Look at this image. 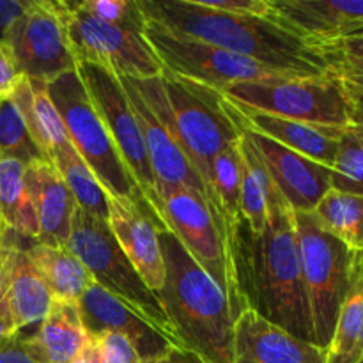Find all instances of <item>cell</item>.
I'll return each instance as SVG.
<instances>
[{
  "label": "cell",
  "mask_w": 363,
  "mask_h": 363,
  "mask_svg": "<svg viewBox=\"0 0 363 363\" xmlns=\"http://www.w3.org/2000/svg\"><path fill=\"white\" fill-rule=\"evenodd\" d=\"M234 259L248 308L298 339L315 344L301 279L294 211L277 188L269 199L266 229L252 234L241 223Z\"/></svg>",
  "instance_id": "obj_1"
},
{
  "label": "cell",
  "mask_w": 363,
  "mask_h": 363,
  "mask_svg": "<svg viewBox=\"0 0 363 363\" xmlns=\"http://www.w3.org/2000/svg\"><path fill=\"white\" fill-rule=\"evenodd\" d=\"M151 23L174 34L248 57L291 77H325L328 60L272 16H245L209 9L201 0H137Z\"/></svg>",
  "instance_id": "obj_2"
},
{
  "label": "cell",
  "mask_w": 363,
  "mask_h": 363,
  "mask_svg": "<svg viewBox=\"0 0 363 363\" xmlns=\"http://www.w3.org/2000/svg\"><path fill=\"white\" fill-rule=\"evenodd\" d=\"M130 80L152 112L172 131L195 172L204 181L215 213L211 194L213 163L223 149L243 137L241 112L216 89L176 77L169 71L158 78Z\"/></svg>",
  "instance_id": "obj_3"
},
{
  "label": "cell",
  "mask_w": 363,
  "mask_h": 363,
  "mask_svg": "<svg viewBox=\"0 0 363 363\" xmlns=\"http://www.w3.org/2000/svg\"><path fill=\"white\" fill-rule=\"evenodd\" d=\"M165 280L156 293L179 347L208 363H233L234 318L223 291L169 229L160 233Z\"/></svg>",
  "instance_id": "obj_4"
},
{
  "label": "cell",
  "mask_w": 363,
  "mask_h": 363,
  "mask_svg": "<svg viewBox=\"0 0 363 363\" xmlns=\"http://www.w3.org/2000/svg\"><path fill=\"white\" fill-rule=\"evenodd\" d=\"M294 222L314 340L315 346L326 350L358 273V259L342 241L326 233L312 213L294 211Z\"/></svg>",
  "instance_id": "obj_5"
},
{
  "label": "cell",
  "mask_w": 363,
  "mask_h": 363,
  "mask_svg": "<svg viewBox=\"0 0 363 363\" xmlns=\"http://www.w3.org/2000/svg\"><path fill=\"white\" fill-rule=\"evenodd\" d=\"M48 94L62 117L71 145L87 163L108 197H144L121 158L78 69L50 82Z\"/></svg>",
  "instance_id": "obj_6"
},
{
  "label": "cell",
  "mask_w": 363,
  "mask_h": 363,
  "mask_svg": "<svg viewBox=\"0 0 363 363\" xmlns=\"http://www.w3.org/2000/svg\"><path fill=\"white\" fill-rule=\"evenodd\" d=\"M158 211L167 229L223 291L238 319L248 308L247 298L233 252L204 197L183 186L162 188L158 190Z\"/></svg>",
  "instance_id": "obj_7"
},
{
  "label": "cell",
  "mask_w": 363,
  "mask_h": 363,
  "mask_svg": "<svg viewBox=\"0 0 363 363\" xmlns=\"http://www.w3.org/2000/svg\"><path fill=\"white\" fill-rule=\"evenodd\" d=\"M234 106L321 126H350L346 94L335 73L325 77H280L241 82L222 91Z\"/></svg>",
  "instance_id": "obj_8"
},
{
  "label": "cell",
  "mask_w": 363,
  "mask_h": 363,
  "mask_svg": "<svg viewBox=\"0 0 363 363\" xmlns=\"http://www.w3.org/2000/svg\"><path fill=\"white\" fill-rule=\"evenodd\" d=\"M67 248L80 259L99 287L130 305L133 311L149 319L177 344L158 296L145 286L130 259L124 255L108 223L92 218L77 208Z\"/></svg>",
  "instance_id": "obj_9"
},
{
  "label": "cell",
  "mask_w": 363,
  "mask_h": 363,
  "mask_svg": "<svg viewBox=\"0 0 363 363\" xmlns=\"http://www.w3.org/2000/svg\"><path fill=\"white\" fill-rule=\"evenodd\" d=\"M53 6L78 64H92L117 78L135 80L158 78L165 73L144 34L96 20L77 9L73 2L53 0Z\"/></svg>",
  "instance_id": "obj_10"
},
{
  "label": "cell",
  "mask_w": 363,
  "mask_h": 363,
  "mask_svg": "<svg viewBox=\"0 0 363 363\" xmlns=\"http://www.w3.org/2000/svg\"><path fill=\"white\" fill-rule=\"evenodd\" d=\"M144 38L151 45L163 69L220 92L233 84L266 80L284 74L248 57L174 34L151 21L145 23Z\"/></svg>",
  "instance_id": "obj_11"
},
{
  "label": "cell",
  "mask_w": 363,
  "mask_h": 363,
  "mask_svg": "<svg viewBox=\"0 0 363 363\" xmlns=\"http://www.w3.org/2000/svg\"><path fill=\"white\" fill-rule=\"evenodd\" d=\"M0 45L21 77L50 84L78 69L53 0H30Z\"/></svg>",
  "instance_id": "obj_12"
},
{
  "label": "cell",
  "mask_w": 363,
  "mask_h": 363,
  "mask_svg": "<svg viewBox=\"0 0 363 363\" xmlns=\"http://www.w3.org/2000/svg\"><path fill=\"white\" fill-rule=\"evenodd\" d=\"M78 73L135 183L138 184L145 201L160 215L155 174L149 165L140 128L123 84L116 74L92 64H78Z\"/></svg>",
  "instance_id": "obj_13"
},
{
  "label": "cell",
  "mask_w": 363,
  "mask_h": 363,
  "mask_svg": "<svg viewBox=\"0 0 363 363\" xmlns=\"http://www.w3.org/2000/svg\"><path fill=\"white\" fill-rule=\"evenodd\" d=\"M108 227L145 286L158 293L165 280L160 233L167 225L162 216L144 197H108Z\"/></svg>",
  "instance_id": "obj_14"
},
{
  "label": "cell",
  "mask_w": 363,
  "mask_h": 363,
  "mask_svg": "<svg viewBox=\"0 0 363 363\" xmlns=\"http://www.w3.org/2000/svg\"><path fill=\"white\" fill-rule=\"evenodd\" d=\"M245 137L268 172L273 186L293 211L312 213L332 190V169L305 158L247 126Z\"/></svg>",
  "instance_id": "obj_15"
},
{
  "label": "cell",
  "mask_w": 363,
  "mask_h": 363,
  "mask_svg": "<svg viewBox=\"0 0 363 363\" xmlns=\"http://www.w3.org/2000/svg\"><path fill=\"white\" fill-rule=\"evenodd\" d=\"M78 308L89 335L103 332L124 335L135 346L142 363L160 362L172 347H179L158 326L96 282L82 294Z\"/></svg>",
  "instance_id": "obj_16"
},
{
  "label": "cell",
  "mask_w": 363,
  "mask_h": 363,
  "mask_svg": "<svg viewBox=\"0 0 363 363\" xmlns=\"http://www.w3.org/2000/svg\"><path fill=\"white\" fill-rule=\"evenodd\" d=\"M119 80L123 84L124 91H126L131 108H133L135 117H137L138 128H140L149 165H151L152 174H155L156 194L162 188H188V190H194L199 195H202L213 213L211 201H209L204 181L195 172L190 160L186 158L181 145L177 144L172 131L152 112V108L147 105L144 96L137 91V87H135L130 78H119ZM213 216H215V213H213Z\"/></svg>",
  "instance_id": "obj_17"
},
{
  "label": "cell",
  "mask_w": 363,
  "mask_h": 363,
  "mask_svg": "<svg viewBox=\"0 0 363 363\" xmlns=\"http://www.w3.org/2000/svg\"><path fill=\"white\" fill-rule=\"evenodd\" d=\"M272 18L312 46L363 35V0H269Z\"/></svg>",
  "instance_id": "obj_18"
},
{
  "label": "cell",
  "mask_w": 363,
  "mask_h": 363,
  "mask_svg": "<svg viewBox=\"0 0 363 363\" xmlns=\"http://www.w3.org/2000/svg\"><path fill=\"white\" fill-rule=\"evenodd\" d=\"M233 363H326V354L247 308L234 325Z\"/></svg>",
  "instance_id": "obj_19"
},
{
  "label": "cell",
  "mask_w": 363,
  "mask_h": 363,
  "mask_svg": "<svg viewBox=\"0 0 363 363\" xmlns=\"http://www.w3.org/2000/svg\"><path fill=\"white\" fill-rule=\"evenodd\" d=\"M27 186L38 220L35 243L67 247L77 202L50 162L27 165Z\"/></svg>",
  "instance_id": "obj_20"
},
{
  "label": "cell",
  "mask_w": 363,
  "mask_h": 363,
  "mask_svg": "<svg viewBox=\"0 0 363 363\" xmlns=\"http://www.w3.org/2000/svg\"><path fill=\"white\" fill-rule=\"evenodd\" d=\"M28 354L38 363H74L91 342L78 301L53 298L46 318L32 333L21 330Z\"/></svg>",
  "instance_id": "obj_21"
},
{
  "label": "cell",
  "mask_w": 363,
  "mask_h": 363,
  "mask_svg": "<svg viewBox=\"0 0 363 363\" xmlns=\"http://www.w3.org/2000/svg\"><path fill=\"white\" fill-rule=\"evenodd\" d=\"M238 108V106H236ZM245 126L279 144L286 145L291 151L311 158L321 165L332 169L335 162L339 142L346 128L321 126V124L300 123V121L282 119V117L266 116V113L241 110Z\"/></svg>",
  "instance_id": "obj_22"
},
{
  "label": "cell",
  "mask_w": 363,
  "mask_h": 363,
  "mask_svg": "<svg viewBox=\"0 0 363 363\" xmlns=\"http://www.w3.org/2000/svg\"><path fill=\"white\" fill-rule=\"evenodd\" d=\"M23 241L9 233L6 298L20 332L38 326L53 303L52 291L28 261Z\"/></svg>",
  "instance_id": "obj_23"
},
{
  "label": "cell",
  "mask_w": 363,
  "mask_h": 363,
  "mask_svg": "<svg viewBox=\"0 0 363 363\" xmlns=\"http://www.w3.org/2000/svg\"><path fill=\"white\" fill-rule=\"evenodd\" d=\"M11 98L20 108L32 138L46 158L50 160L59 149L71 144L62 117L48 94L46 82L21 77Z\"/></svg>",
  "instance_id": "obj_24"
},
{
  "label": "cell",
  "mask_w": 363,
  "mask_h": 363,
  "mask_svg": "<svg viewBox=\"0 0 363 363\" xmlns=\"http://www.w3.org/2000/svg\"><path fill=\"white\" fill-rule=\"evenodd\" d=\"M25 252L30 264L52 291L53 298L78 301L85 289L94 282L87 268L67 247L30 241L25 245Z\"/></svg>",
  "instance_id": "obj_25"
},
{
  "label": "cell",
  "mask_w": 363,
  "mask_h": 363,
  "mask_svg": "<svg viewBox=\"0 0 363 363\" xmlns=\"http://www.w3.org/2000/svg\"><path fill=\"white\" fill-rule=\"evenodd\" d=\"M0 223L7 233L38 240V220L27 186V165L0 152Z\"/></svg>",
  "instance_id": "obj_26"
},
{
  "label": "cell",
  "mask_w": 363,
  "mask_h": 363,
  "mask_svg": "<svg viewBox=\"0 0 363 363\" xmlns=\"http://www.w3.org/2000/svg\"><path fill=\"white\" fill-rule=\"evenodd\" d=\"M241 186V140L229 145L216 156L213 163V206H215L216 222L223 233L227 247L234 255L238 230L243 218L240 208ZM236 261V259H234Z\"/></svg>",
  "instance_id": "obj_27"
},
{
  "label": "cell",
  "mask_w": 363,
  "mask_h": 363,
  "mask_svg": "<svg viewBox=\"0 0 363 363\" xmlns=\"http://www.w3.org/2000/svg\"><path fill=\"white\" fill-rule=\"evenodd\" d=\"M319 225L357 254L363 272V195L330 190L312 211Z\"/></svg>",
  "instance_id": "obj_28"
},
{
  "label": "cell",
  "mask_w": 363,
  "mask_h": 363,
  "mask_svg": "<svg viewBox=\"0 0 363 363\" xmlns=\"http://www.w3.org/2000/svg\"><path fill=\"white\" fill-rule=\"evenodd\" d=\"M50 162L73 194L77 208H80L92 218L108 223V194L99 184L87 163L77 152V149L71 144L66 145V147L59 149L50 158Z\"/></svg>",
  "instance_id": "obj_29"
},
{
  "label": "cell",
  "mask_w": 363,
  "mask_h": 363,
  "mask_svg": "<svg viewBox=\"0 0 363 363\" xmlns=\"http://www.w3.org/2000/svg\"><path fill=\"white\" fill-rule=\"evenodd\" d=\"M273 183L268 172L259 162L243 131L241 137V186L240 208L241 218L252 234H261L266 229L269 213V199L273 194Z\"/></svg>",
  "instance_id": "obj_30"
},
{
  "label": "cell",
  "mask_w": 363,
  "mask_h": 363,
  "mask_svg": "<svg viewBox=\"0 0 363 363\" xmlns=\"http://www.w3.org/2000/svg\"><path fill=\"white\" fill-rule=\"evenodd\" d=\"M326 363H360L363 358V272H358L340 307Z\"/></svg>",
  "instance_id": "obj_31"
},
{
  "label": "cell",
  "mask_w": 363,
  "mask_h": 363,
  "mask_svg": "<svg viewBox=\"0 0 363 363\" xmlns=\"http://www.w3.org/2000/svg\"><path fill=\"white\" fill-rule=\"evenodd\" d=\"M0 152L20 160L25 165L50 162L32 138L13 98L0 101Z\"/></svg>",
  "instance_id": "obj_32"
},
{
  "label": "cell",
  "mask_w": 363,
  "mask_h": 363,
  "mask_svg": "<svg viewBox=\"0 0 363 363\" xmlns=\"http://www.w3.org/2000/svg\"><path fill=\"white\" fill-rule=\"evenodd\" d=\"M332 190L363 195V140L351 130H344L332 167Z\"/></svg>",
  "instance_id": "obj_33"
},
{
  "label": "cell",
  "mask_w": 363,
  "mask_h": 363,
  "mask_svg": "<svg viewBox=\"0 0 363 363\" xmlns=\"http://www.w3.org/2000/svg\"><path fill=\"white\" fill-rule=\"evenodd\" d=\"M330 69L339 77L350 112V128L363 140V60L325 55Z\"/></svg>",
  "instance_id": "obj_34"
},
{
  "label": "cell",
  "mask_w": 363,
  "mask_h": 363,
  "mask_svg": "<svg viewBox=\"0 0 363 363\" xmlns=\"http://www.w3.org/2000/svg\"><path fill=\"white\" fill-rule=\"evenodd\" d=\"M77 9L105 23L128 28L137 34H144L145 18L137 0H80L73 2Z\"/></svg>",
  "instance_id": "obj_35"
},
{
  "label": "cell",
  "mask_w": 363,
  "mask_h": 363,
  "mask_svg": "<svg viewBox=\"0 0 363 363\" xmlns=\"http://www.w3.org/2000/svg\"><path fill=\"white\" fill-rule=\"evenodd\" d=\"M89 337L99 363H142L135 346L124 335L103 332Z\"/></svg>",
  "instance_id": "obj_36"
},
{
  "label": "cell",
  "mask_w": 363,
  "mask_h": 363,
  "mask_svg": "<svg viewBox=\"0 0 363 363\" xmlns=\"http://www.w3.org/2000/svg\"><path fill=\"white\" fill-rule=\"evenodd\" d=\"M202 6L209 9L222 11L229 14H245V16H272L269 0H201Z\"/></svg>",
  "instance_id": "obj_37"
},
{
  "label": "cell",
  "mask_w": 363,
  "mask_h": 363,
  "mask_svg": "<svg viewBox=\"0 0 363 363\" xmlns=\"http://www.w3.org/2000/svg\"><path fill=\"white\" fill-rule=\"evenodd\" d=\"M20 80V71L16 69V66H14L13 59L6 52V48L0 45V101L9 99L14 94Z\"/></svg>",
  "instance_id": "obj_38"
},
{
  "label": "cell",
  "mask_w": 363,
  "mask_h": 363,
  "mask_svg": "<svg viewBox=\"0 0 363 363\" xmlns=\"http://www.w3.org/2000/svg\"><path fill=\"white\" fill-rule=\"evenodd\" d=\"M0 363H38L28 354L21 332L0 342Z\"/></svg>",
  "instance_id": "obj_39"
},
{
  "label": "cell",
  "mask_w": 363,
  "mask_h": 363,
  "mask_svg": "<svg viewBox=\"0 0 363 363\" xmlns=\"http://www.w3.org/2000/svg\"><path fill=\"white\" fill-rule=\"evenodd\" d=\"M323 55L332 57H346V59L363 60V35L362 38L344 39V41L330 43V45L318 46Z\"/></svg>",
  "instance_id": "obj_40"
},
{
  "label": "cell",
  "mask_w": 363,
  "mask_h": 363,
  "mask_svg": "<svg viewBox=\"0 0 363 363\" xmlns=\"http://www.w3.org/2000/svg\"><path fill=\"white\" fill-rule=\"evenodd\" d=\"M30 0H0V43L9 30L11 25L27 9Z\"/></svg>",
  "instance_id": "obj_41"
},
{
  "label": "cell",
  "mask_w": 363,
  "mask_h": 363,
  "mask_svg": "<svg viewBox=\"0 0 363 363\" xmlns=\"http://www.w3.org/2000/svg\"><path fill=\"white\" fill-rule=\"evenodd\" d=\"M18 332H20V330H18L16 323H14L13 314H11L7 298L4 296L2 300H0V342L6 339H11V337L16 335Z\"/></svg>",
  "instance_id": "obj_42"
},
{
  "label": "cell",
  "mask_w": 363,
  "mask_h": 363,
  "mask_svg": "<svg viewBox=\"0 0 363 363\" xmlns=\"http://www.w3.org/2000/svg\"><path fill=\"white\" fill-rule=\"evenodd\" d=\"M156 363H208L204 358L195 354L194 351L183 350V347H172L165 357Z\"/></svg>",
  "instance_id": "obj_43"
},
{
  "label": "cell",
  "mask_w": 363,
  "mask_h": 363,
  "mask_svg": "<svg viewBox=\"0 0 363 363\" xmlns=\"http://www.w3.org/2000/svg\"><path fill=\"white\" fill-rule=\"evenodd\" d=\"M7 255H9V233L0 238V300L7 291Z\"/></svg>",
  "instance_id": "obj_44"
},
{
  "label": "cell",
  "mask_w": 363,
  "mask_h": 363,
  "mask_svg": "<svg viewBox=\"0 0 363 363\" xmlns=\"http://www.w3.org/2000/svg\"><path fill=\"white\" fill-rule=\"evenodd\" d=\"M74 363H99L98 362V357H96L94 347H92L91 342H89V346L85 347L84 353H82L80 357H78V360L74 362Z\"/></svg>",
  "instance_id": "obj_45"
},
{
  "label": "cell",
  "mask_w": 363,
  "mask_h": 363,
  "mask_svg": "<svg viewBox=\"0 0 363 363\" xmlns=\"http://www.w3.org/2000/svg\"><path fill=\"white\" fill-rule=\"evenodd\" d=\"M6 234H7V230L4 229V227H2V223H0V238H4V236H6Z\"/></svg>",
  "instance_id": "obj_46"
},
{
  "label": "cell",
  "mask_w": 363,
  "mask_h": 363,
  "mask_svg": "<svg viewBox=\"0 0 363 363\" xmlns=\"http://www.w3.org/2000/svg\"><path fill=\"white\" fill-rule=\"evenodd\" d=\"M360 363H363V358H362V362H360Z\"/></svg>",
  "instance_id": "obj_47"
}]
</instances>
